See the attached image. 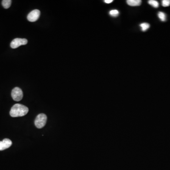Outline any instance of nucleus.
<instances>
[{
  "mask_svg": "<svg viewBox=\"0 0 170 170\" xmlns=\"http://www.w3.org/2000/svg\"><path fill=\"white\" fill-rule=\"evenodd\" d=\"M109 14L112 17H117L119 14V11L117 9H113L110 11L109 12Z\"/></svg>",
  "mask_w": 170,
  "mask_h": 170,
  "instance_id": "9b49d317",
  "label": "nucleus"
},
{
  "mask_svg": "<svg viewBox=\"0 0 170 170\" xmlns=\"http://www.w3.org/2000/svg\"><path fill=\"white\" fill-rule=\"evenodd\" d=\"M158 16L161 21H165L166 20V15L163 12H159L158 13Z\"/></svg>",
  "mask_w": 170,
  "mask_h": 170,
  "instance_id": "f8f14e48",
  "label": "nucleus"
},
{
  "mask_svg": "<svg viewBox=\"0 0 170 170\" xmlns=\"http://www.w3.org/2000/svg\"><path fill=\"white\" fill-rule=\"evenodd\" d=\"M148 3L150 5L152 6L154 8H158L159 5L158 1H154V0H150L148 1Z\"/></svg>",
  "mask_w": 170,
  "mask_h": 170,
  "instance_id": "9d476101",
  "label": "nucleus"
},
{
  "mask_svg": "<svg viewBox=\"0 0 170 170\" xmlns=\"http://www.w3.org/2000/svg\"><path fill=\"white\" fill-rule=\"evenodd\" d=\"M104 2L105 3H112L113 1L112 0H105L104 1Z\"/></svg>",
  "mask_w": 170,
  "mask_h": 170,
  "instance_id": "4468645a",
  "label": "nucleus"
},
{
  "mask_svg": "<svg viewBox=\"0 0 170 170\" xmlns=\"http://www.w3.org/2000/svg\"><path fill=\"white\" fill-rule=\"evenodd\" d=\"M12 1L11 0H3L2 1V5L3 8L5 9H8L11 6L12 4Z\"/></svg>",
  "mask_w": 170,
  "mask_h": 170,
  "instance_id": "6e6552de",
  "label": "nucleus"
},
{
  "mask_svg": "<svg viewBox=\"0 0 170 170\" xmlns=\"http://www.w3.org/2000/svg\"><path fill=\"white\" fill-rule=\"evenodd\" d=\"M140 26H141L142 28V31H146L147 30L149 27H150V25L148 24L147 23H143L140 25Z\"/></svg>",
  "mask_w": 170,
  "mask_h": 170,
  "instance_id": "1a4fd4ad",
  "label": "nucleus"
},
{
  "mask_svg": "<svg viewBox=\"0 0 170 170\" xmlns=\"http://www.w3.org/2000/svg\"><path fill=\"white\" fill-rule=\"evenodd\" d=\"M12 99L15 101H20L22 99L23 94L22 90L20 87H16L13 88L12 91Z\"/></svg>",
  "mask_w": 170,
  "mask_h": 170,
  "instance_id": "7ed1b4c3",
  "label": "nucleus"
},
{
  "mask_svg": "<svg viewBox=\"0 0 170 170\" xmlns=\"http://www.w3.org/2000/svg\"><path fill=\"white\" fill-rule=\"evenodd\" d=\"M47 121V116L44 113H40L38 114L36 117L35 121V124L36 127L38 129H41L43 128Z\"/></svg>",
  "mask_w": 170,
  "mask_h": 170,
  "instance_id": "f03ea898",
  "label": "nucleus"
},
{
  "mask_svg": "<svg viewBox=\"0 0 170 170\" xmlns=\"http://www.w3.org/2000/svg\"><path fill=\"white\" fill-rule=\"evenodd\" d=\"M28 43V40L25 38H15L11 43V47L13 49L19 47V46L26 45Z\"/></svg>",
  "mask_w": 170,
  "mask_h": 170,
  "instance_id": "20e7f679",
  "label": "nucleus"
},
{
  "mask_svg": "<svg viewBox=\"0 0 170 170\" xmlns=\"http://www.w3.org/2000/svg\"><path fill=\"white\" fill-rule=\"evenodd\" d=\"M142 1L141 0H128L127 3L131 6H138L141 5Z\"/></svg>",
  "mask_w": 170,
  "mask_h": 170,
  "instance_id": "0eeeda50",
  "label": "nucleus"
},
{
  "mask_svg": "<svg viewBox=\"0 0 170 170\" xmlns=\"http://www.w3.org/2000/svg\"><path fill=\"white\" fill-rule=\"evenodd\" d=\"M28 108L22 104H17L11 108L9 114L12 117H18L24 116L28 113Z\"/></svg>",
  "mask_w": 170,
  "mask_h": 170,
  "instance_id": "f257e3e1",
  "label": "nucleus"
},
{
  "mask_svg": "<svg viewBox=\"0 0 170 170\" xmlns=\"http://www.w3.org/2000/svg\"><path fill=\"white\" fill-rule=\"evenodd\" d=\"M12 145V141L9 139H4L0 141V151L4 150L9 148Z\"/></svg>",
  "mask_w": 170,
  "mask_h": 170,
  "instance_id": "423d86ee",
  "label": "nucleus"
},
{
  "mask_svg": "<svg viewBox=\"0 0 170 170\" xmlns=\"http://www.w3.org/2000/svg\"><path fill=\"white\" fill-rule=\"evenodd\" d=\"M162 2L163 6L168 7L170 5V0H163Z\"/></svg>",
  "mask_w": 170,
  "mask_h": 170,
  "instance_id": "ddd939ff",
  "label": "nucleus"
},
{
  "mask_svg": "<svg viewBox=\"0 0 170 170\" xmlns=\"http://www.w3.org/2000/svg\"><path fill=\"white\" fill-rule=\"evenodd\" d=\"M40 12L38 9H34L28 14L27 17L28 20L30 22H35L39 19Z\"/></svg>",
  "mask_w": 170,
  "mask_h": 170,
  "instance_id": "39448f33",
  "label": "nucleus"
}]
</instances>
